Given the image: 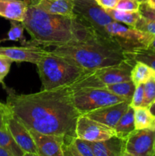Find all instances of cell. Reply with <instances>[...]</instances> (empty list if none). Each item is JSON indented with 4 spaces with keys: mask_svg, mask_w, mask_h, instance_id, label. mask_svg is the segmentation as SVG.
<instances>
[{
    "mask_svg": "<svg viewBox=\"0 0 155 156\" xmlns=\"http://www.w3.org/2000/svg\"><path fill=\"white\" fill-rule=\"evenodd\" d=\"M2 84L7 93L6 104L28 129L43 133L76 136V123L81 114L74 107L71 85L41 89L32 94H18Z\"/></svg>",
    "mask_w": 155,
    "mask_h": 156,
    "instance_id": "6da1fadb",
    "label": "cell"
},
{
    "mask_svg": "<svg viewBox=\"0 0 155 156\" xmlns=\"http://www.w3.org/2000/svg\"><path fill=\"white\" fill-rule=\"evenodd\" d=\"M21 23L30 36L26 44L36 47H59L79 42L97 33L78 17L48 13L36 4L29 5Z\"/></svg>",
    "mask_w": 155,
    "mask_h": 156,
    "instance_id": "7a4b0ae2",
    "label": "cell"
},
{
    "mask_svg": "<svg viewBox=\"0 0 155 156\" xmlns=\"http://www.w3.org/2000/svg\"><path fill=\"white\" fill-rule=\"evenodd\" d=\"M51 52L88 71L115 65L128 58L115 41L98 33L79 42L54 47Z\"/></svg>",
    "mask_w": 155,
    "mask_h": 156,
    "instance_id": "3957f363",
    "label": "cell"
},
{
    "mask_svg": "<svg viewBox=\"0 0 155 156\" xmlns=\"http://www.w3.org/2000/svg\"><path fill=\"white\" fill-rule=\"evenodd\" d=\"M36 67L44 90L71 85L88 72L51 51L36 64Z\"/></svg>",
    "mask_w": 155,
    "mask_h": 156,
    "instance_id": "277c9868",
    "label": "cell"
},
{
    "mask_svg": "<svg viewBox=\"0 0 155 156\" xmlns=\"http://www.w3.org/2000/svg\"><path fill=\"white\" fill-rule=\"evenodd\" d=\"M72 97L74 107L81 114H86L99 108L128 100L105 88L95 87L73 89Z\"/></svg>",
    "mask_w": 155,
    "mask_h": 156,
    "instance_id": "5b68a950",
    "label": "cell"
},
{
    "mask_svg": "<svg viewBox=\"0 0 155 156\" xmlns=\"http://www.w3.org/2000/svg\"><path fill=\"white\" fill-rule=\"evenodd\" d=\"M107 34L118 44L126 53H132L138 49L148 47L153 36L141 31L133 27L123 25L117 21H112L105 28Z\"/></svg>",
    "mask_w": 155,
    "mask_h": 156,
    "instance_id": "8992f818",
    "label": "cell"
},
{
    "mask_svg": "<svg viewBox=\"0 0 155 156\" xmlns=\"http://www.w3.org/2000/svg\"><path fill=\"white\" fill-rule=\"evenodd\" d=\"M73 11L78 18L98 34L110 37L105 28L114 20L96 0H73Z\"/></svg>",
    "mask_w": 155,
    "mask_h": 156,
    "instance_id": "52a82bcc",
    "label": "cell"
},
{
    "mask_svg": "<svg viewBox=\"0 0 155 156\" xmlns=\"http://www.w3.org/2000/svg\"><path fill=\"white\" fill-rule=\"evenodd\" d=\"M126 156H154L155 129H135L126 139Z\"/></svg>",
    "mask_w": 155,
    "mask_h": 156,
    "instance_id": "ba28073f",
    "label": "cell"
},
{
    "mask_svg": "<svg viewBox=\"0 0 155 156\" xmlns=\"http://www.w3.org/2000/svg\"><path fill=\"white\" fill-rule=\"evenodd\" d=\"M75 133L78 138L92 143L103 141L116 136L113 128L89 118L84 114H81L78 118Z\"/></svg>",
    "mask_w": 155,
    "mask_h": 156,
    "instance_id": "9c48e42d",
    "label": "cell"
},
{
    "mask_svg": "<svg viewBox=\"0 0 155 156\" xmlns=\"http://www.w3.org/2000/svg\"><path fill=\"white\" fill-rule=\"evenodd\" d=\"M7 129L24 151L25 155L39 156L34 140L29 129L12 112L7 120Z\"/></svg>",
    "mask_w": 155,
    "mask_h": 156,
    "instance_id": "30bf717a",
    "label": "cell"
},
{
    "mask_svg": "<svg viewBox=\"0 0 155 156\" xmlns=\"http://www.w3.org/2000/svg\"><path fill=\"white\" fill-rule=\"evenodd\" d=\"M135 61L128 57L119 63L94 69V73L104 85L131 80V71Z\"/></svg>",
    "mask_w": 155,
    "mask_h": 156,
    "instance_id": "8fae6325",
    "label": "cell"
},
{
    "mask_svg": "<svg viewBox=\"0 0 155 156\" xmlns=\"http://www.w3.org/2000/svg\"><path fill=\"white\" fill-rule=\"evenodd\" d=\"M50 53L41 47L27 44L22 47H0V55L9 58L13 62H27L35 65Z\"/></svg>",
    "mask_w": 155,
    "mask_h": 156,
    "instance_id": "7c38bea8",
    "label": "cell"
},
{
    "mask_svg": "<svg viewBox=\"0 0 155 156\" xmlns=\"http://www.w3.org/2000/svg\"><path fill=\"white\" fill-rule=\"evenodd\" d=\"M39 156H63L65 136L46 134L30 129Z\"/></svg>",
    "mask_w": 155,
    "mask_h": 156,
    "instance_id": "4fadbf2b",
    "label": "cell"
},
{
    "mask_svg": "<svg viewBox=\"0 0 155 156\" xmlns=\"http://www.w3.org/2000/svg\"><path fill=\"white\" fill-rule=\"evenodd\" d=\"M130 101H131L127 100L115 105L103 107L88 113L84 115L114 129L122 116L126 112L129 108Z\"/></svg>",
    "mask_w": 155,
    "mask_h": 156,
    "instance_id": "5bb4252c",
    "label": "cell"
},
{
    "mask_svg": "<svg viewBox=\"0 0 155 156\" xmlns=\"http://www.w3.org/2000/svg\"><path fill=\"white\" fill-rule=\"evenodd\" d=\"M94 156H126V140L117 136L92 143Z\"/></svg>",
    "mask_w": 155,
    "mask_h": 156,
    "instance_id": "9a60e30c",
    "label": "cell"
},
{
    "mask_svg": "<svg viewBox=\"0 0 155 156\" xmlns=\"http://www.w3.org/2000/svg\"><path fill=\"white\" fill-rule=\"evenodd\" d=\"M31 3L23 0H0V16L22 22Z\"/></svg>",
    "mask_w": 155,
    "mask_h": 156,
    "instance_id": "2e32d148",
    "label": "cell"
},
{
    "mask_svg": "<svg viewBox=\"0 0 155 156\" xmlns=\"http://www.w3.org/2000/svg\"><path fill=\"white\" fill-rule=\"evenodd\" d=\"M63 156H94L92 142L76 136H65L62 147Z\"/></svg>",
    "mask_w": 155,
    "mask_h": 156,
    "instance_id": "e0dca14e",
    "label": "cell"
},
{
    "mask_svg": "<svg viewBox=\"0 0 155 156\" xmlns=\"http://www.w3.org/2000/svg\"><path fill=\"white\" fill-rule=\"evenodd\" d=\"M36 5L48 13L70 18L77 17L73 11V0H39Z\"/></svg>",
    "mask_w": 155,
    "mask_h": 156,
    "instance_id": "ac0fdd59",
    "label": "cell"
},
{
    "mask_svg": "<svg viewBox=\"0 0 155 156\" xmlns=\"http://www.w3.org/2000/svg\"><path fill=\"white\" fill-rule=\"evenodd\" d=\"M114 129L115 135L124 140H126L133 131L135 130L134 108L129 105L126 112L122 116Z\"/></svg>",
    "mask_w": 155,
    "mask_h": 156,
    "instance_id": "d6986e66",
    "label": "cell"
},
{
    "mask_svg": "<svg viewBox=\"0 0 155 156\" xmlns=\"http://www.w3.org/2000/svg\"><path fill=\"white\" fill-rule=\"evenodd\" d=\"M135 129H155V116L152 114L149 108H134Z\"/></svg>",
    "mask_w": 155,
    "mask_h": 156,
    "instance_id": "ffe728a7",
    "label": "cell"
},
{
    "mask_svg": "<svg viewBox=\"0 0 155 156\" xmlns=\"http://www.w3.org/2000/svg\"><path fill=\"white\" fill-rule=\"evenodd\" d=\"M155 75V70L141 62H135L131 71V80L135 86L144 84Z\"/></svg>",
    "mask_w": 155,
    "mask_h": 156,
    "instance_id": "44dd1931",
    "label": "cell"
},
{
    "mask_svg": "<svg viewBox=\"0 0 155 156\" xmlns=\"http://www.w3.org/2000/svg\"><path fill=\"white\" fill-rule=\"evenodd\" d=\"M105 11L115 21L123 23L126 25L133 27H135L137 21L141 16L139 11L126 12V11L116 10L115 9H105Z\"/></svg>",
    "mask_w": 155,
    "mask_h": 156,
    "instance_id": "7402d4cb",
    "label": "cell"
},
{
    "mask_svg": "<svg viewBox=\"0 0 155 156\" xmlns=\"http://www.w3.org/2000/svg\"><path fill=\"white\" fill-rule=\"evenodd\" d=\"M135 85L132 80L106 85L104 88L110 92L131 101L135 90Z\"/></svg>",
    "mask_w": 155,
    "mask_h": 156,
    "instance_id": "603a6c76",
    "label": "cell"
},
{
    "mask_svg": "<svg viewBox=\"0 0 155 156\" xmlns=\"http://www.w3.org/2000/svg\"><path fill=\"white\" fill-rule=\"evenodd\" d=\"M126 56L135 62H141L155 70V50L150 47L138 49L132 53H126Z\"/></svg>",
    "mask_w": 155,
    "mask_h": 156,
    "instance_id": "cb8c5ba5",
    "label": "cell"
},
{
    "mask_svg": "<svg viewBox=\"0 0 155 156\" xmlns=\"http://www.w3.org/2000/svg\"><path fill=\"white\" fill-rule=\"evenodd\" d=\"M0 146L9 151L13 156H25L15 139L7 129H0Z\"/></svg>",
    "mask_w": 155,
    "mask_h": 156,
    "instance_id": "d4e9b609",
    "label": "cell"
},
{
    "mask_svg": "<svg viewBox=\"0 0 155 156\" xmlns=\"http://www.w3.org/2000/svg\"><path fill=\"white\" fill-rule=\"evenodd\" d=\"M10 29L7 34V38L3 41H18L21 46L25 45L27 43L25 36L24 34V31L25 30L22 23L20 21H10Z\"/></svg>",
    "mask_w": 155,
    "mask_h": 156,
    "instance_id": "484cf974",
    "label": "cell"
},
{
    "mask_svg": "<svg viewBox=\"0 0 155 156\" xmlns=\"http://www.w3.org/2000/svg\"><path fill=\"white\" fill-rule=\"evenodd\" d=\"M144 100L142 107L149 108L155 101V75L144 83Z\"/></svg>",
    "mask_w": 155,
    "mask_h": 156,
    "instance_id": "4316f807",
    "label": "cell"
},
{
    "mask_svg": "<svg viewBox=\"0 0 155 156\" xmlns=\"http://www.w3.org/2000/svg\"><path fill=\"white\" fill-rule=\"evenodd\" d=\"M134 27L155 37V21L141 16Z\"/></svg>",
    "mask_w": 155,
    "mask_h": 156,
    "instance_id": "83f0119b",
    "label": "cell"
},
{
    "mask_svg": "<svg viewBox=\"0 0 155 156\" xmlns=\"http://www.w3.org/2000/svg\"><path fill=\"white\" fill-rule=\"evenodd\" d=\"M141 3L138 0H118L115 9L126 12H136L139 10Z\"/></svg>",
    "mask_w": 155,
    "mask_h": 156,
    "instance_id": "f1b7e54d",
    "label": "cell"
},
{
    "mask_svg": "<svg viewBox=\"0 0 155 156\" xmlns=\"http://www.w3.org/2000/svg\"><path fill=\"white\" fill-rule=\"evenodd\" d=\"M144 100V84H140L135 87V92L130 101V106L132 108L143 106Z\"/></svg>",
    "mask_w": 155,
    "mask_h": 156,
    "instance_id": "f546056e",
    "label": "cell"
},
{
    "mask_svg": "<svg viewBox=\"0 0 155 156\" xmlns=\"http://www.w3.org/2000/svg\"><path fill=\"white\" fill-rule=\"evenodd\" d=\"M12 114L7 104L0 101V129H7V120Z\"/></svg>",
    "mask_w": 155,
    "mask_h": 156,
    "instance_id": "4dcf8cb0",
    "label": "cell"
},
{
    "mask_svg": "<svg viewBox=\"0 0 155 156\" xmlns=\"http://www.w3.org/2000/svg\"><path fill=\"white\" fill-rule=\"evenodd\" d=\"M13 61L6 56L0 55V79L3 81L10 71L11 66Z\"/></svg>",
    "mask_w": 155,
    "mask_h": 156,
    "instance_id": "1f68e13d",
    "label": "cell"
},
{
    "mask_svg": "<svg viewBox=\"0 0 155 156\" xmlns=\"http://www.w3.org/2000/svg\"><path fill=\"white\" fill-rule=\"evenodd\" d=\"M138 11L142 17L155 21V9L149 5L146 2H141Z\"/></svg>",
    "mask_w": 155,
    "mask_h": 156,
    "instance_id": "d6a6232c",
    "label": "cell"
},
{
    "mask_svg": "<svg viewBox=\"0 0 155 156\" xmlns=\"http://www.w3.org/2000/svg\"><path fill=\"white\" fill-rule=\"evenodd\" d=\"M97 2L104 9H115L118 0H96Z\"/></svg>",
    "mask_w": 155,
    "mask_h": 156,
    "instance_id": "836d02e7",
    "label": "cell"
},
{
    "mask_svg": "<svg viewBox=\"0 0 155 156\" xmlns=\"http://www.w3.org/2000/svg\"><path fill=\"white\" fill-rule=\"evenodd\" d=\"M0 156H13L11 152L0 146Z\"/></svg>",
    "mask_w": 155,
    "mask_h": 156,
    "instance_id": "e575fe53",
    "label": "cell"
},
{
    "mask_svg": "<svg viewBox=\"0 0 155 156\" xmlns=\"http://www.w3.org/2000/svg\"><path fill=\"white\" fill-rule=\"evenodd\" d=\"M148 47H150V48L155 50V37H153V38H152L151 41H150V44H149Z\"/></svg>",
    "mask_w": 155,
    "mask_h": 156,
    "instance_id": "d590c367",
    "label": "cell"
},
{
    "mask_svg": "<svg viewBox=\"0 0 155 156\" xmlns=\"http://www.w3.org/2000/svg\"><path fill=\"white\" fill-rule=\"evenodd\" d=\"M149 109H150V112L152 113V114H153V116H155V101L153 102L150 107H149Z\"/></svg>",
    "mask_w": 155,
    "mask_h": 156,
    "instance_id": "8d00e7d4",
    "label": "cell"
},
{
    "mask_svg": "<svg viewBox=\"0 0 155 156\" xmlns=\"http://www.w3.org/2000/svg\"><path fill=\"white\" fill-rule=\"evenodd\" d=\"M146 2H147L149 5L155 9V0H147V1H146Z\"/></svg>",
    "mask_w": 155,
    "mask_h": 156,
    "instance_id": "74e56055",
    "label": "cell"
},
{
    "mask_svg": "<svg viewBox=\"0 0 155 156\" xmlns=\"http://www.w3.org/2000/svg\"><path fill=\"white\" fill-rule=\"evenodd\" d=\"M23 1H27L31 3V4H36L39 2V0H23Z\"/></svg>",
    "mask_w": 155,
    "mask_h": 156,
    "instance_id": "f35d334b",
    "label": "cell"
},
{
    "mask_svg": "<svg viewBox=\"0 0 155 156\" xmlns=\"http://www.w3.org/2000/svg\"><path fill=\"white\" fill-rule=\"evenodd\" d=\"M146 1H147V0H138V2H139L140 3H141V2H146Z\"/></svg>",
    "mask_w": 155,
    "mask_h": 156,
    "instance_id": "ab89813d",
    "label": "cell"
},
{
    "mask_svg": "<svg viewBox=\"0 0 155 156\" xmlns=\"http://www.w3.org/2000/svg\"><path fill=\"white\" fill-rule=\"evenodd\" d=\"M0 83H3V81H2V79H0Z\"/></svg>",
    "mask_w": 155,
    "mask_h": 156,
    "instance_id": "60d3db41",
    "label": "cell"
},
{
    "mask_svg": "<svg viewBox=\"0 0 155 156\" xmlns=\"http://www.w3.org/2000/svg\"><path fill=\"white\" fill-rule=\"evenodd\" d=\"M0 42H1V41H0Z\"/></svg>",
    "mask_w": 155,
    "mask_h": 156,
    "instance_id": "b9f144b4",
    "label": "cell"
}]
</instances>
